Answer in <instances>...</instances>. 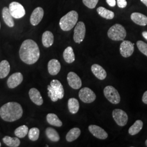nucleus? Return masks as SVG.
Listing matches in <instances>:
<instances>
[{"mask_svg": "<svg viewBox=\"0 0 147 147\" xmlns=\"http://www.w3.org/2000/svg\"><path fill=\"white\" fill-rule=\"evenodd\" d=\"M21 61L27 64H33L37 62L40 57V50L37 43L32 39L24 40L19 50Z\"/></svg>", "mask_w": 147, "mask_h": 147, "instance_id": "obj_1", "label": "nucleus"}, {"mask_svg": "<svg viewBox=\"0 0 147 147\" xmlns=\"http://www.w3.org/2000/svg\"><path fill=\"white\" fill-rule=\"evenodd\" d=\"M23 110L21 105L16 102H9L0 108V116L6 121L13 122L21 118Z\"/></svg>", "mask_w": 147, "mask_h": 147, "instance_id": "obj_2", "label": "nucleus"}, {"mask_svg": "<svg viewBox=\"0 0 147 147\" xmlns=\"http://www.w3.org/2000/svg\"><path fill=\"white\" fill-rule=\"evenodd\" d=\"M47 94L53 102H56L58 99H62L64 95L63 86L59 81L53 80L50 84L47 86Z\"/></svg>", "mask_w": 147, "mask_h": 147, "instance_id": "obj_3", "label": "nucleus"}, {"mask_svg": "<svg viewBox=\"0 0 147 147\" xmlns=\"http://www.w3.org/2000/svg\"><path fill=\"white\" fill-rule=\"evenodd\" d=\"M78 18V13L75 11H70L63 16L59 21V26L62 30L64 31L71 30L76 25Z\"/></svg>", "mask_w": 147, "mask_h": 147, "instance_id": "obj_4", "label": "nucleus"}, {"mask_svg": "<svg viewBox=\"0 0 147 147\" xmlns=\"http://www.w3.org/2000/svg\"><path fill=\"white\" fill-rule=\"evenodd\" d=\"M109 38L114 41L123 40L126 36V32L125 28L120 24H116L111 27L107 32Z\"/></svg>", "mask_w": 147, "mask_h": 147, "instance_id": "obj_5", "label": "nucleus"}, {"mask_svg": "<svg viewBox=\"0 0 147 147\" xmlns=\"http://www.w3.org/2000/svg\"><path fill=\"white\" fill-rule=\"evenodd\" d=\"M106 98L113 104H118L121 101V96L118 90L112 86H107L104 89Z\"/></svg>", "mask_w": 147, "mask_h": 147, "instance_id": "obj_6", "label": "nucleus"}, {"mask_svg": "<svg viewBox=\"0 0 147 147\" xmlns=\"http://www.w3.org/2000/svg\"><path fill=\"white\" fill-rule=\"evenodd\" d=\"M9 10L13 18L15 19H21L26 14L24 7L17 2H12L10 3Z\"/></svg>", "mask_w": 147, "mask_h": 147, "instance_id": "obj_7", "label": "nucleus"}, {"mask_svg": "<svg viewBox=\"0 0 147 147\" xmlns=\"http://www.w3.org/2000/svg\"><path fill=\"white\" fill-rule=\"evenodd\" d=\"M79 98L84 103H92L96 99V95L94 92L88 87H84L80 90Z\"/></svg>", "mask_w": 147, "mask_h": 147, "instance_id": "obj_8", "label": "nucleus"}, {"mask_svg": "<svg viewBox=\"0 0 147 147\" xmlns=\"http://www.w3.org/2000/svg\"><path fill=\"white\" fill-rule=\"evenodd\" d=\"M86 34V26L84 23L82 21L78 22L74 29V40L78 44L83 42Z\"/></svg>", "mask_w": 147, "mask_h": 147, "instance_id": "obj_9", "label": "nucleus"}, {"mask_svg": "<svg viewBox=\"0 0 147 147\" xmlns=\"http://www.w3.org/2000/svg\"><path fill=\"white\" fill-rule=\"evenodd\" d=\"M112 117L117 124L120 126H125L128 121L126 112L121 109H115L112 112Z\"/></svg>", "mask_w": 147, "mask_h": 147, "instance_id": "obj_10", "label": "nucleus"}, {"mask_svg": "<svg viewBox=\"0 0 147 147\" xmlns=\"http://www.w3.org/2000/svg\"><path fill=\"white\" fill-rule=\"evenodd\" d=\"M134 51V44L129 40H124L120 45V53L121 55L127 58L131 56Z\"/></svg>", "mask_w": 147, "mask_h": 147, "instance_id": "obj_11", "label": "nucleus"}, {"mask_svg": "<svg viewBox=\"0 0 147 147\" xmlns=\"http://www.w3.org/2000/svg\"><path fill=\"white\" fill-rule=\"evenodd\" d=\"M67 80L70 87L74 89H79L82 86V81L80 78L74 72H69L67 75Z\"/></svg>", "mask_w": 147, "mask_h": 147, "instance_id": "obj_12", "label": "nucleus"}, {"mask_svg": "<svg viewBox=\"0 0 147 147\" xmlns=\"http://www.w3.org/2000/svg\"><path fill=\"white\" fill-rule=\"evenodd\" d=\"M24 79L23 75L21 73L18 72L13 74L7 80L8 87L11 88H15L17 86L21 84Z\"/></svg>", "mask_w": 147, "mask_h": 147, "instance_id": "obj_13", "label": "nucleus"}, {"mask_svg": "<svg viewBox=\"0 0 147 147\" xmlns=\"http://www.w3.org/2000/svg\"><path fill=\"white\" fill-rule=\"evenodd\" d=\"M88 130L94 136L100 140H105L108 137L107 133L100 126L90 125L88 126Z\"/></svg>", "mask_w": 147, "mask_h": 147, "instance_id": "obj_14", "label": "nucleus"}, {"mask_svg": "<svg viewBox=\"0 0 147 147\" xmlns=\"http://www.w3.org/2000/svg\"><path fill=\"white\" fill-rule=\"evenodd\" d=\"M44 10L42 7H37L33 11L30 17V22L33 26H37L42 21L44 16Z\"/></svg>", "mask_w": 147, "mask_h": 147, "instance_id": "obj_15", "label": "nucleus"}, {"mask_svg": "<svg viewBox=\"0 0 147 147\" xmlns=\"http://www.w3.org/2000/svg\"><path fill=\"white\" fill-rule=\"evenodd\" d=\"M29 96L32 101L38 106H41L43 104V99L38 89L32 88L29 91Z\"/></svg>", "mask_w": 147, "mask_h": 147, "instance_id": "obj_16", "label": "nucleus"}, {"mask_svg": "<svg viewBox=\"0 0 147 147\" xmlns=\"http://www.w3.org/2000/svg\"><path fill=\"white\" fill-rule=\"evenodd\" d=\"M61 64L57 59H51L47 65V69L49 73L51 75H57L61 70Z\"/></svg>", "mask_w": 147, "mask_h": 147, "instance_id": "obj_17", "label": "nucleus"}, {"mask_svg": "<svg viewBox=\"0 0 147 147\" xmlns=\"http://www.w3.org/2000/svg\"><path fill=\"white\" fill-rule=\"evenodd\" d=\"M91 70L95 76L100 80H104L107 76V73L105 69L99 64H94L92 65L91 67Z\"/></svg>", "mask_w": 147, "mask_h": 147, "instance_id": "obj_18", "label": "nucleus"}, {"mask_svg": "<svg viewBox=\"0 0 147 147\" xmlns=\"http://www.w3.org/2000/svg\"><path fill=\"white\" fill-rule=\"evenodd\" d=\"M132 21L137 25L145 26L147 25V16L140 13H133L131 15Z\"/></svg>", "mask_w": 147, "mask_h": 147, "instance_id": "obj_19", "label": "nucleus"}, {"mask_svg": "<svg viewBox=\"0 0 147 147\" xmlns=\"http://www.w3.org/2000/svg\"><path fill=\"white\" fill-rule=\"evenodd\" d=\"M2 17L5 24L9 27H13L14 26V21L13 18L11 15V13L9 10V8L7 7H4L2 9Z\"/></svg>", "mask_w": 147, "mask_h": 147, "instance_id": "obj_20", "label": "nucleus"}, {"mask_svg": "<svg viewBox=\"0 0 147 147\" xmlns=\"http://www.w3.org/2000/svg\"><path fill=\"white\" fill-rule=\"evenodd\" d=\"M54 42V37L51 32L45 31L42 34V43L45 47H50Z\"/></svg>", "mask_w": 147, "mask_h": 147, "instance_id": "obj_21", "label": "nucleus"}, {"mask_svg": "<svg viewBox=\"0 0 147 147\" xmlns=\"http://www.w3.org/2000/svg\"><path fill=\"white\" fill-rule=\"evenodd\" d=\"M11 70V67L9 62L3 60L0 62V79H4L9 74Z\"/></svg>", "mask_w": 147, "mask_h": 147, "instance_id": "obj_22", "label": "nucleus"}, {"mask_svg": "<svg viewBox=\"0 0 147 147\" xmlns=\"http://www.w3.org/2000/svg\"><path fill=\"white\" fill-rule=\"evenodd\" d=\"M63 58L68 63H72L75 60V56L74 53L73 49L71 47H67L63 53Z\"/></svg>", "mask_w": 147, "mask_h": 147, "instance_id": "obj_23", "label": "nucleus"}, {"mask_svg": "<svg viewBox=\"0 0 147 147\" xmlns=\"http://www.w3.org/2000/svg\"><path fill=\"white\" fill-rule=\"evenodd\" d=\"M68 107L69 112L71 114L77 113L80 109L79 101L74 98H70L68 101Z\"/></svg>", "mask_w": 147, "mask_h": 147, "instance_id": "obj_24", "label": "nucleus"}, {"mask_svg": "<svg viewBox=\"0 0 147 147\" xmlns=\"http://www.w3.org/2000/svg\"><path fill=\"white\" fill-rule=\"evenodd\" d=\"M96 11L99 16L106 19L111 20L115 17V13L112 11H109L104 7H99L97 8Z\"/></svg>", "mask_w": 147, "mask_h": 147, "instance_id": "obj_25", "label": "nucleus"}, {"mask_svg": "<svg viewBox=\"0 0 147 147\" xmlns=\"http://www.w3.org/2000/svg\"><path fill=\"white\" fill-rule=\"evenodd\" d=\"M47 121L49 124L53 126L61 127L63 124L62 121L54 113H49L47 116Z\"/></svg>", "mask_w": 147, "mask_h": 147, "instance_id": "obj_26", "label": "nucleus"}, {"mask_svg": "<svg viewBox=\"0 0 147 147\" xmlns=\"http://www.w3.org/2000/svg\"><path fill=\"white\" fill-rule=\"evenodd\" d=\"M143 126V121L141 120H137L134 124L132 125L129 129V134L131 135L134 136L138 134L142 130Z\"/></svg>", "mask_w": 147, "mask_h": 147, "instance_id": "obj_27", "label": "nucleus"}, {"mask_svg": "<svg viewBox=\"0 0 147 147\" xmlns=\"http://www.w3.org/2000/svg\"><path fill=\"white\" fill-rule=\"evenodd\" d=\"M81 135V130L78 127H74L71 129L67 133L66 140L69 142H73L76 140Z\"/></svg>", "mask_w": 147, "mask_h": 147, "instance_id": "obj_28", "label": "nucleus"}, {"mask_svg": "<svg viewBox=\"0 0 147 147\" xmlns=\"http://www.w3.org/2000/svg\"><path fill=\"white\" fill-rule=\"evenodd\" d=\"M3 141L8 147H18L20 144V141L18 137L13 138L6 136L3 138Z\"/></svg>", "mask_w": 147, "mask_h": 147, "instance_id": "obj_29", "label": "nucleus"}, {"mask_svg": "<svg viewBox=\"0 0 147 147\" xmlns=\"http://www.w3.org/2000/svg\"><path fill=\"white\" fill-rule=\"evenodd\" d=\"M47 138L53 142H58L60 140L59 134L57 131L52 127H47L45 131Z\"/></svg>", "mask_w": 147, "mask_h": 147, "instance_id": "obj_30", "label": "nucleus"}, {"mask_svg": "<svg viewBox=\"0 0 147 147\" xmlns=\"http://www.w3.org/2000/svg\"><path fill=\"white\" fill-rule=\"evenodd\" d=\"M28 132V127L26 125H22L16 128L14 131L16 136L19 138H24L26 136Z\"/></svg>", "mask_w": 147, "mask_h": 147, "instance_id": "obj_31", "label": "nucleus"}, {"mask_svg": "<svg viewBox=\"0 0 147 147\" xmlns=\"http://www.w3.org/2000/svg\"><path fill=\"white\" fill-rule=\"evenodd\" d=\"M40 131L37 127H32L28 131V138L32 141H37L39 137Z\"/></svg>", "mask_w": 147, "mask_h": 147, "instance_id": "obj_32", "label": "nucleus"}, {"mask_svg": "<svg viewBox=\"0 0 147 147\" xmlns=\"http://www.w3.org/2000/svg\"><path fill=\"white\" fill-rule=\"evenodd\" d=\"M137 47L140 52L147 57V44L141 40H138L137 42Z\"/></svg>", "mask_w": 147, "mask_h": 147, "instance_id": "obj_33", "label": "nucleus"}, {"mask_svg": "<svg viewBox=\"0 0 147 147\" xmlns=\"http://www.w3.org/2000/svg\"><path fill=\"white\" fill-rule=\"evenodd\" d=\"M99 0H82L84 5L89 9H94L98 3Z\"/></svg>", "mask_w": 147, "mask_h": 147, "instance_id": "obj_34", "label": "nucleus"}, {"mask_svg": "<svg viewBox=\"0 0 147 147\" xmlns=\"http://www.w3.org/2000/svg\"><path fill=\"white\" fill-rule=\"evenodd\" d=\"M117 5L121 8H124L127 5L126 0H117Z\"/></svg>", "mask_w": 147, "mask_h": 147, "instance_id": "obj_35", "label": "nucleus"}, {"mask_svg": "<svg viewBox=\"0 0 147 147\" xmlns=\"http://www.w3.org/2000/svg\"><path fill=\"white\" fill-rule=\"evenodd\" d=\"M107 3L111 7H115L116 5V0H106Z\"/></svg>", "mask_w": 147, "mask_h": 147, "instance_id": "obj_36", "label": "nucleus"}, {"mask_svg": "<svg viewBox=\"0 0 147 147\" xmlns=\"http://www.w3.org/2000/svg\"><path fill=\"white\" fill-rule=\"evenodd\" d=\"M142 101L143 103L147 105V90L146 91L142 96Z\"/></svg>", "mask_w": 147, "mask_h": 147, "instance_id": "obj_37", "label": "nucleus"}, {"mask_svg": "<svg viewBox=\"0 0 147 147\" xmlns=\"http://www.w3.org/2000/svg\"><path fill=\"white\" fill-rule=\"evenodd\" d=\"M142 36L145 39L147 40V31H144L142 32Z\"/></svg>", "mask_w": 147, "mask_h": 147, "instance_id": "obj_38", "label": "nucleus"}, {"mask_svg": "<svg viewBox=\"0 0 147 147\" xmlns=\"http://www.w3.org/2000/svg\"><path fill=\"white\" fill-rule=\"evenodd\" d=\"M141 1L147 7V0H141Z\"/></svg>", "mask_w": 147, "mask_h": 147, "instance_id": "obj_39", "label": "nucleus"}, {"mask_svg": "<svg viewBox=\"0 0 147 147\" xmlns=\"http://www.w3.org/2000/svg\"><path fill=\"white\" fill-rule=\"evenodd\" d=\"M145 143H146V146L147 147V140L146 141V142H145Z\"/></svg>", "mask_w": 147, "mask_h": 147, "instance_id": "obj_40", "label": "nucleus"}, {"mask_svg": "<svg viewBox=\"0 0 147 147\" xmlns=\"http://www.w3.org/2000/svg\"><path fill=\"white\" fill-rule=\"evenodd\" d=\"M1 146V142H0V147Z\"/></svg>", "mask_w": 147, "mask_h": 147, "instance_id": "obj_41", "label": "nucleus"}, {"mask_svg": "<svg viewBox=\"0 0 147 147\" xmlns=\"http://www.w3.org/2000/svg\"><path fill=\"white\" fill-rule=\"evenodd\" d=\"M0 28H1V22H0Z\"/></svg>", "mask_w": 147, "mask_h": 147, "instance_id": "obj_42", "label": "nucleus"}]
</instances>
